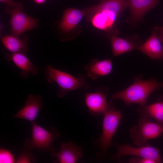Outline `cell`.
<instances>
[{
  "instance_id": "6da1fadb",
  "label": "cell",
  "mask_w": 163,
  "mask_h": 163,
  "mask_svg": "<svg viewBox=\"0 0 163 163\" xmlns=\"http://www.w3.org/2000/svg\"><path fill=\"white\" fill-rule=\"evenodd\" d=\"M140 75L134 78L133 83L124 90L112 94L111 100L120 99L129 105L138 104L142 107L147 104L148 98L154 91L163 88V82H159L151 78L144 80Z\"/></svg>"
},
{
  "instance_id": "3957f363",
  "label": "cell",
  "mask_w": 163,
  "mask_h": 163,
  "mask_svg": "<svg viewBox=\"0 0 163 163\" xmlns=\"http://www.w3.org/2000/svg\"><path fill=\"white\" fill-rule=\"evenodd\" d=\"M31 123L32 138L25 140V148L30 151L35 149L43 152H54L55 149L51 145L60 136L57 129L52 127L49 131L37 124L35 121Z\"/></svg>"
},
{
  "instance_id": "30bf717a",
  "label": "cell",
  "mask_w": 163,
  "mask_h": 163,
  "mask_svg": "<svg viewBox=\"0 0 163 163\" xmlns=\"http://www.w3.org/2000/svg\"><path fill=\"white\" fill-rule=\"evenodd\" d=\"M42 99L39 94H30L25 101V106L13 116L30 121H34L39 111L43 107Z\"/></svg>"
},
{
  "instance_id": "277c9868",
  "label": "cell",
  "mask_w": 163,
  "mask_h": 163,
  "mask_svg": "<svg viewBox=\"0 0 163 163\" xmlns=\"http://www.w3.org/2000/svg\"><path fill=\"white\" fill-rule=\"evenodd\" d=\"M133 143L138 147L149 145L148 141L157 138L163 132V126L152 122L150 119L141 117L138 124L129 129Z\"/></svg>"
},
{
  "instance_id": "5bb4252c",
  "label": "cell",
  "mask_w": 163,
  "mask_h": 163,
  "mask_svg": "<svg viewBox=\"0 0 163 163\" xmlns=\"http://www.w3.org/2000/svg\"><path fill=\"white\" fill-rule=\"evenodd\" d=\"M25 55L20 53H6L5 57L8 61H12L22 71L20 73L21 77L27 78L30 73L33 75L38 72L39 68L35 66Z\"/></svg>"
},
{
  "instance_id": "d6986e66",
  "label": "cell",
  "mask_w": 163,
  "mask_h": 163,
  "mask_svg": "<svg viewBox=\"0 0 163 163\" xmlns=\"http://www.w3.org/2000/svg\"><path fill=\"white\" fill-rule=\"evenodd\" d=\"M137 111L141 117L152 118L163 124V101L139 107Z\"/></svg>"
},
{
  "instance_id": "44dd1931",
  "label": "cell",
  "mask_w": 163,
  "mask_h": 163,
  "mask_svg": "<svg viewBox=\"0 0 163 163\" xmlns=\"http://www.w3.org/2000/svg\"><path fill=\"white\" fill-rule=\"evenodd\" d=\"M37 161L35 156L31 151L24 148L21 151L20 156L16 161L17 163H34Z\"/></svg>"
},
{
  "instance_id": "cb8c5ba5",
  "label": "cell",
  "mask_w": 163,
  "mask_h": 163,
  "mask_svg": "<svg viewBox=\"0 0 163 163\" xmlns=\"http://www.w3.org/2000/svg\"><path fill=\"white\" fill-rule=\"evenodd\" d=\"M130 163H155L151 159L141 157H135L131 158L129 161Z\"/></svg>"
},
{
  "instance_id": "e0dca14e",
  "label": "cell",
  "mask_w": 163,
  "mask_h": 163,
  "mask_svg": "<svg viewBox=\"0 0 163 163\" xmlns=\"http://www.w3.org/2000/svg\"><path fill=\"white\" fill-rule=\"evenodd\" d=\"M1 40L5 47L12 53L27 54L29 42L27 36L19 39L11 35H5L2 36Z\"/></svg>"
},
{
  "instance_id": "7c38bea8",
  "label": "cell",
  "mask_w": 163,
  "mask_h": 163,
  "mask_svg": "<svg viewBox=\"0 0 163 163\" xmlns=\"http://www.w3.org/2000/svg\"><path fill=\"white\" fill-rule=\"evenodd\" d=\"M60 147L59 152H54L52 154L59 163H76L83 156L82 149L73 144L71 141L61 143Z\"/></svg>"
},
{
  "instance_id": "4fadbf2b",
  "label": "cell",
  "mask_w": 163,
  "mask_h": 163,
  "mask_svg": "<svg viewBox=\"0 0 163 163\" xmlns=\"http://www.w3.org/2000/svg\"><path fill=\"white\" fill-rule=\"evenodd\" d=\"M160 0H127L132 19L140 20L148 11L154 8Z\"/></svg>"
},
{
  "instance_id": "ba28073f",
  "label": "cell",
  "mask_w": 163,
  "mask_h": 163,
  "mask_svg": "<svg viewBox=\"0 0 163 163\" xmlns=\"http://www.w3.org/2000/svg\"><path fill=\"white\" fill-rule=\"evenodd\" d=\"M114 145L117 149V152L112 157V160H119L122 157L133 155L151 159L155 163L162 162L159 149L149 145L135 147L129 144L121 145L115 143Z\"/></svg>"
},
{
  "instance_id": "9c48e42d",
  "label": "cell",
  "mask_w": 163,
  "mask_h": 163,
  "mask_svg": "<svg viewBox=\"0 0 163 163\" xmlns=\"http://www.w3.org/2000/svg\"><path fill=\"white\" fill-rule=\"evenodd\" d=\"M127 6V0H105L98 5L84 8L83 11L87 21L90 22L92 17L100 12L114 14L117 18Z\"/></svg>"
},
{
  "instance_id": "5b68a950",
  "label": "cell",
  "mask_w": 163,
  "mask_h": 163,
  "mask_svg": "<svg viewBox=\"0 0 163 163\" xmlns=\"http://www.w3.org/2000/svg\"><path fill=\"white\" fill-rule=\"evenodd\" d=\"M104 115L102 133L99 139L100 151L98 152L96 156L98 159L105 155L112 145V139L121 121V111L114 109L107 111Z\"/></svg>"
},
{
  "instance_id": "484cf974",
  "label": "cell",
  "mask_w": 163,
  "mask_h": 163,
  "mask_svg": "<svg viewBox=\"0 0 163 163\" xmlns=\"http://www.w3.org/2000/svg\"><path fill=\"white\" fill-rule=\"evenodd\" d=\"M35 2L38 4H42L44 3L46 0H34Z\"/></svg>"
},
{
  "instance_id": "2e32d148",
  "label": "cell",
  "mask_w": 163,
  "mask_h": 163,
  "mask_svg": "<svg viewBox=\"0 0 163 163\" xmlns=\"http://www.w3.org/2000/svg\"><path fill=\"white\" fill-rule=\"evenodd\" d=\"M84 16L83 10L74 8L66 9L59 24L60 29L65 32L70 31L77 26Z\"/></svg>"
},
{
  "instance_id": "9a60e30c",
  "label": "cell",
  "mask_w": 163,
  "mask_h": 163,
  "mask_svg": "<svg viewBox=\"0 0 163 163\" xmlns=\"http://www.w3.org/2000/svg\"><path fill=\"white\" fill-rule=\"evenodd\" d=\"M112 68V63L110 59L101 61L94 59L85 67L88 76L93 80L108 74L111 72Z\"/></svg>"
},
{
  "instance_id": "7a4b0ae2",
  "label": "cell",
  "mask_w": 163,
  "mask_h": 163,
  "mask_svg": "<svg viewBox=\"0 0 163 163\" xmlns=\"http://www.w3.org/2000/svg\"><path fill=\"white\" fill-rule=\"evenodd\" d=\"M45 76L48 82L51 83L54 82L58 85L59 89L56 93L58 96L60 97H65L69 91L81 88L86 89L90 86L83 75L75 77L54 68L50 65L47 66L46 68Z\"/></svg>"
},
{
  "instance_id": "83f0119b",
  "label": "cell",
  "mask_w": 163,
  "mask_h": 163,
  "mask_svg": "<svg viewBox=\"0 0 163 163\" xmlns=\"http://www.w3.org/2000/svg\"><path fill=\"white\" fill-rule=\"evenodd\" d=\"M162 47H163V46Z\"/></svg>"
},
{
  "instance_id": "7402d4cb",
  "label": "cell",
  "mask_w": 163,
  "mask_h": 163,
  "mask_svg": "<svg viewBox=\"0 0 163 163\" xmlns=\"http://www.w3.org/2000/svg\"><path fill=\"white\" fill-rule=\"evenodd\" d=\"M14 162V157L10 151L4 149H0V163Z\"/></svg>"
},
{
  "instance_id": "8992f818",
  "label": "cell",
  "mask_w": 163,
  "mask_h": 163,
  "mask_svg": "<svg viewBox=\"0 0 163 163\" xmlns=\"http://www.w3.org/2000/svg\"><path fill=\"white\" fill-rule=\"evenodd\" d=\"M95 91V92L86 93L85 94V104L91 114L94 116H101L115 109L113 103L107 100L108 92L107 87H99Z\"/></svg>"
},
{
  "instance_id": "8fae6325",
  "label": "cell",
  "mask_w": 163,
  "mask_h": 163,
  "mask_svg": "<svg viewBox=\"0 0 163 163\" xmlns=\"http://www.w3.org/2000/svg\"><path fill=\"white\" fill-rule=\"evenodd\" d=\"M158 27L156 26L145 42L139 47L143 53L156 60H163V49L158 37Z\"/></svg>"
},
{
  "instance_id": "ffe728a7",
  "label": "cell",
  "mask_w": 163,
  "mask_h": 163,
  "mask_svg": "<svg viewBox=\"0 0 163 163\" xmlns=\"http://www.w3.org/2000/svg\"><path fill=\"white\" fill-rule=\"evenodd\" d=\"M115 16L104 12H98L91 18L90 22L96 28L106 30L112 28L116 19Z\"/></svg>"
},
{
  "instance_id": "4316f807",
  "label": "cell",
  "mask_w": 163,
  "mask_h": 163,
  "mask_svg": "<svg viewBox=\"0 0 163 163\" xmlns=\"http://www.w3.org/2000/svg\"><path fill=\"white\" fill-rule=\"evenodd\" d=\"M104 0H100V1H101V2H102V1H103Z\"/></svg>"
},
{
  "instance_id": "ac0fdd59",
  "label": "cell",
  "mask_w": 163,
  "mask_h": 163,
  "mask_svg": "<svg viewBox=\"0 0 163 163\" xmlns=\"http://www.w3.org/2000/svg\"><path fill=\"white\" fill-rule=\"evenodd\" d=\"M112 51L114 56H117L138 49L141 45L133 41L112 36L111 38Z\"/></svg>"
},
{
  "instance_id": "d4e9b609",
  "label": "cell",
  "mask_w": 163,
  "mask_h": 163,
  "mask_svg": "<svg viewBox=\"0 0 163 163\" xmlns=\"http://www.w3.org/2000/svg\"><path fill=\"white\" fill-rule=\"evenodd\" d=\"M158 37L161 42L163 43V27H158Z\"/></svg>"
},
{
  "instance_id": "603a6c76",
  "label": "cell",
  "mask_w": 163,
  "mask_h": 163,
  "mask_svg": "<svg viewBox=\"0 0 163 163\" xmlns=\"http://www.w3.org/2000/svg\"><path fill=\"white\" fill-rule=\"evenodd\" d=\"M1 2L4 3L7 5V7L11 8H17L23 10L22 4L19 2H15L12 0H0Z\"/></svg>"
},
{
  "instance_id": "52a82bcc",
  "label": "cell",
  "mask_w": 163,
  "mask_h": 163,
  "mask_svg": "<svg viewBox=\"0 0 163 163\" xmlns=\"http://www.w3.org/2000/svg\"><path fill=\"white\" fill-rule=\"evenodd\" d=\"M5 11L11 14V35L19 38L24 32L37 27L38 20L23 13V10L7 7Z\"/></svg>"
}]
</instances>
